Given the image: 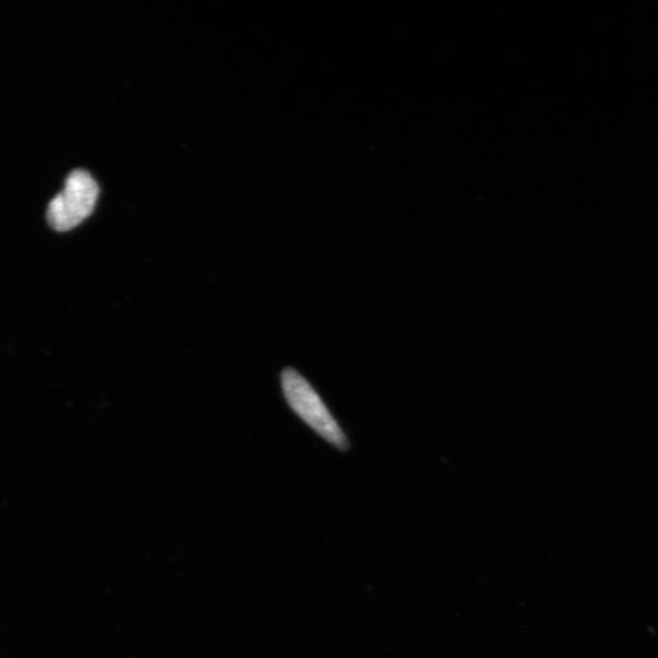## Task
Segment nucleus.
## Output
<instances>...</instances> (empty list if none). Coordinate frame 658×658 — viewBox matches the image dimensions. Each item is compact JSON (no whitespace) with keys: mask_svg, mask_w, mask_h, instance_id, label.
<instances>
[{"mask_svg":"<svg viewBox=\"0 0 658 658\" xmlns=\"http://www.w3.org/2000/svg\"><path fill=\"white\" fill-rule=\"evenodd\" d=\"M98 194V184L88 172L77 170L70 173L64 190L49 204L47 219L50 228L58 232L77 228L94 212Z\"/></svg>","mask_w":658,"mask_h":658,"instance_id":"f03ea898","label":"nucleus"},{"mask_svg":"<svg viewBox=\"0 0 658 658\" xmlns=\"http://www.w3.org/2000/svg\"><path fill=\"white\" fill-rule=\"evenodd\" d=\"M282 388L288 404L318 436L339 450H346L348 439L329 413L324 400L307 380L295 369L287 368L282 374Z\"/></svg>","mask_w":658,"mask_h":658,"instance_id":"f257e3e1","label":"nucleus"}]
</instances>
